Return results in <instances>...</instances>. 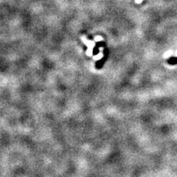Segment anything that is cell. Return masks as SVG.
Segmentation results:
<instances>
[{"mask_svg": "<svg viewBox=\"0 0 177 177\" xmlns=\"http://www.w3.org/2000/svg\"><path fill=\"white\" fill-rule=\"evenodd\" d=\"M97 47H104L105 46V43L103 41H101V42H98L97 44Z\"/></svg>", "mask_w": 177, "mask_h": 177, "instance_id": "3957f363", "label": "cell"}, {"mask_svg": "<svg viewBox=\"0 0 177 177\" xmlns=\"http://www.w3.org/2000/svg\"><path fill=\"white\" fill-rule=\"evenodd\" d=\"M94 54L95 55H97L99 53V49L97 47H95V49H94Z\"/></svg>", "mask_w": 177, "mask_h": 177, "instance_id": "277c9868", "label": "cell"}, {"mask_svg": "<svg viewBox=\"0 0 177 177\" xmlns=\"http://www.w3.org/2000/svg\"><path fill=\"white\" fill-rule=\"evenodd\" d=\"M169 64L170 65H175L177 64V58L176 57H170L169 58L168 61Z\"/></svg>", "mask_w": 177, "mask_h": 177, "instance_id": "6da1fadb", "label": "cell"}, {"mask_svg": "<svg viewBox=\"0 0 177 177\" xmlns=\"http://www.w3.org/2000/svg\"><path fill=\"white\" fill-rule=\"evenodd\" d=\"M105 60H106V57H104L103 59H101V61H99L97 62V66H96L97 69H101V67H102L103 65V64H104V62H105Z\"/></svg>", "mask_w": 177, "mask_h": 177, "instance_id": "7a4b0ae2", "label": "cell"}]
</instances>
